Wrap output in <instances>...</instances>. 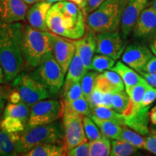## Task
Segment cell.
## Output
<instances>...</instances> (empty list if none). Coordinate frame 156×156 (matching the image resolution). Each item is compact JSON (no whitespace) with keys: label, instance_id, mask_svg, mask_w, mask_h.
<instances>
[{"label":"cell","instance_id":"obj_1","mask_svg":"<svg viewBox=\"0 0 156 156\" xmlns=\"http://www.w3.org/2000/svg\"><path fill=\"white\" fill-rule=\"evenodd\" d=\"M46 25L54 34L71 40H77L85 34L84 12L70 1L52 5L46 16Z\"/></svg>","mask_w":156,"mask_h":156},{"label":"cell","instance_id":"obj_2","mask_svg":"<svg viewBox=\"0 0 156 156\" xmlns=\"http://www.w3.org/2000/svg\"><path fill=\"white\" fill-rule=\"evenodd\" d=\"M14 26L25 61L31 67H37L46 54L52 50L53 34L20 22L14 23Z\"/></svg>","mask_w":156,"mask_h":156},{"label":"cell","instance_id":"obj_3","mask_svg":"<svg viewBox=\"0 0 156 156\" xmlns=\"http://www.w3.org/2000/svg\"><path fill=\"white\" fill-rule=\"evenodd\" d=\"M24 62L14 23L0 20V64L5 74V81L13 80L21 73Z\"/></svg>","mask_w":156,"mask_h":156},{"label":"cell","instance_id":"obj_4","mask_svg":"<svg viewBox=\"0 0 156 156\" xmlns=\"http://www.w3.org/2000/svg\"><path fill=\"white\" fill-rule=\"evenodd\" d=\"M126 0H106L88 14L87 28L95 34L118 31Z\"/></svg>","mask_w":156,"mask_h":156},{"label":"cell","instance_id":"obj_5","mask_svg":"<svg viewBox=\"0 0 156 156\" xmlns=\"http://www.w3.org/2000/svg\"><path fill=\"white\" fill-rule=\"evenodd\" d=\"M64 140L63 124L54 122L37 126L23 132L17 143V153L23 155L37 146L44 144H62Z\"/></svg>","mask_w":156,"mask_h":156},{"label":"cell","instance_id":"obj_6","mask_svg":"<svg viewBox=\"0 0 156 156\" xmlns=\"http://www.w3.org/2000/svg\"><path fill=\"white\" fill-rule=\"evenodd\" d=\"M32 76L47 87L51 95L58 92L64 85V75L51 51H48Z\"/></svg>","mask_w":156,"mask_h":156},{"label":"cell","instance_id":"obj_7","mask_svg":"<svg viewBox=\"0 0 156 156\" xmlns=\"http://www.w3.org/2000/svg\"><path fill=\"white\" fill-rule=\"evenodd\" d=\"M62 116V106L61 103L54 99H44L39 101L31 106L30 116L25 131L37 126L53 123Z\"/></svg>","mask_w":156,"mask_h":156},{"label":"cell","instance_id":"obj_8","mask_svg":"<svg viewBox=\"0 0 156 156\" xmlns=\"http://www.w3.org/2000/svg\"><path fill=\"white\" fill-rule=\"evenodd\" d=\"M12 85L19 92L23 102L29 106L39 101L48 98L51 95L44 84L32 75L20 73L13 80Z\"/></svg>","mask_w":156,"mask_h":156},{"label":"cell","instance_id":"obj_9","mask_svg":"<svg viewBox=\"0 0 156 156\" xmlns=\"http://www.w3.org/2000/svg\"><path fill=\"white\" fill-rule=\"evenodd\" d=\"M64 128L63 143L66 149L70 150L87 141L83 126V117L73 112H62Z\"/></svg>","mask_w":156,"mask_h":156},{"label":"cell","instance_id":"obj_10","mask_svg":"<svg viewBox=\"0 0 156 156\" xmlns=\"http://www.w3.org/2000/svg\"><path fill=\"white\" fill-rule=\"evenodd\" d=\"M125 39L118 31L96 34V53L119 59L126 48Z\"/></svg>","mask_w":156,"mask_h":156},{"label":"cell","instance_id":"obj_11","mask_svg":"<svg viewBox=\"0 0 156 156\" xmlns=\"http://www.w3.org/2000/svg\"><path fill=\"white\" fill-rule=\"evenodd\" d=\"M75 51L76 46L74 40L53 34L51 52L64 74L67 73L69 64L75 54Z\"/></svg>","mask_w":156,"mask_h":156},{"label":"cell","instance_id":"obj_12","mask_svg":"<svg viewBox=\"0 0 156 156\" xmlns=\"http://www.w3.org/2000/svg\"><path fill=\"white\" fill-rule=\"evenodd\" d=\"M149 0H126L121 20L120 28L124 39L133 30L142 12L146 8Z\"/></svg>","mask_w":156,"mask_h":156},{"label":"cell","instance_id":"obj_13","mask_svg":"<svg viewBox=\"0 0 156 156\" xmlns=\"http://www.w3.org/2000/svg\"><path fill=\"white\" fill-rule=\"evenodd\" d=\"M153 57V53L147 46L141 44H130L122 55V62L139 73Z\"/></svg>","mask_w":156,"mask_h":156},{"label":"cell","instance_id":"obj_14","mask_svg":"<svg viewBox=\"0 0 156 156\" xmlns=\"http://www.w3.org/2000/svg\"><path fill=\"white\" fill-rule=\"evenodd\" d=\"M28 9L23 0H0V20L7 23L24 21Z\"/></svg>","mask_w":156,"mask_h":156},{"label":"cell","instance_id":"obj_15","mask_svg":"<svg viewBox=\"0 0 156 156\" xmlns=\"http://www.w3.org/2000/svg\"><path fill=\"white\" fill-rule=\"evenodd\" d=\"M156 33V9L153 6L142 12L133 29L134 37L145 39Z\"/></svg>","mask_w":156,"mask_h":156},{"label":"cell","instance_id":"obj_16","mask_svg":"<svg viewBox=\"0 0 156 156\" xmlns=\"http://www.w3.org/2000/svg\"><path fill=\"white\" fill-rule=\"evenodd\" d=\"M51 7V4L40 0L32 5V7L28 10L26 17L30 26L41 31H48L46 25V16L48 12Z\"/></svg>","mask_w":156,"mask_h":156},{"label":"cell","instance_id":"obj_17","mask_svg":"<svg viewBox=\"0 0 156 156\" xmlns=\"http://www.w3.org/2000/svg\"><path fill=\"white\" fill-rule=\"evenodd\" d=\"M76 46V51L80 56L83 64L87 69H90L91 62L96 52V34L89 30L82 38L74 40Z\"/></svg>","mask_w":156,"mask_h":156},{"label":"cell","instance_id":"obj_18","mask_svg":"<svg viewBox=\"0 0 156 156\" xmlns=\"http://www.w3.org/2000/svg\"><path fill=\"white\" fill-rule=\"evenodd\" d=\"M151 106L142 107L131 114L124 116V124L142 135H148L150 133L149 112Z\"/></svg>","mask_w":156,"mask_h":156},{"label":"cell","instance_id":"obj_19","mask_svg":"<svg viewBox=\"0 0 156 156\" xmlns=\"http://www.w3.org/2000/svg\"><path fill=\"white\" fill-rule=\"evenodd\" d=\"M111 70L118 73L124 82L125 88L131 87L140 83L144 79L142 76L136 73L134 69L124 64V62H118Z\"/></svg>","mask_w":156,"mask_h":156},{"label":"cell","instance_id":"obj_20","mask_svg":"<svg viewBox=\"0 0 156 156\" xmlns=\"http://www.w3.org/2000/svg\"><path fill=\"white\" fill-rule=\"evenodd\" d=\"M20 138L19 133H9L2 129L0 131V156L17 155Z\"/></svg>","mask_w":156,"mask_h":156},{"label":"cell","instance_id":"obj_21","mask_svg":"<svg viewBox=\"0 0 156 156\" xmlns=\"http://www.w3.org/2000/svg\"><path fill=\"white\" fill-rule=\"evenodd\" d=\"M25 156H64L68 155V151L64 143L44 144L37 146L23 154Z\"/></svg>","mask_w":156,"mask_h":156},{"label":"cell","instance_id":"obj_22","mask_svg":"<svg viewBox=\"0 0 156 156\" xmlns=\"http://www.w3.org/2000/svg\"><path fill=\"white\" fill-rule=\"evenodd\" d=\"M100 129L103 136L112 140H118L122 130V125L111 120L101 119L93 115L89 116Z\"/></svg>","mask_w":156,"mask_h":156},{"label":"cell","instance_id":"obj_23","mask_svg":"<svg viewBox=\"0 0 156 156\" xmlns=\"http://www.w3.org/2000/svg\"><path fill=\"white\" fill-rule=\"evenodd\" d=\"M112 108L116 112L128 116L132 111V103L126 91L114 93L112 95Z\"/></svg>","mask_w":156,"mask_h":156},{"label":"cell","instance_id":"obj_24","mask_svg":"<svg viewBox=\"0 0 156 156\" xmlns=\"http://www.w3.org/2000/svg\"><path fill=\"white\" fill-rule=\"evenodd\" d=\"M151 86L152 85H150L145 79H143L137 85L125 88L126 92L129 95L132 103V111L138 110L141 108L140 105H141L142 98L147 90L149 89Z\"/></svg>","mask_w":156,"mask_h":156},{"label":"cell","instance_id":"obj_25","mask_svg":"<svg viewBox=\"0 0 156 156\" xmlns=\"http://www.w3.org/2000/svg\"><path fill=\"white\" fill-rule=\"evenodd\" d=\"M87 72V69L83 64L80 56L75 51V55L68 68L67 75L64 83L69 81H80L82 77Z\"/></svg>","mask_w":156,"mask_h":156},{"label":"cell","instance_id":"obj_26","mask_svg":"<svg viewBox=\"0 0 156 156\" xmlns=\"http://www.w3.org/2000/svg\"><path fill=\"white\" fill-rule=\"evenodd\" d=\"M29 107L30 106L23 101L18 103H9L4 111V116H11L20 119L27 124L30 112Z\"/></svg>","mask_w":156,"mask_h":156},{"label":"cell","instance_id":"obj_27","mask_svg":"<svg viewBox=\"0 0 156 156\" xmlns=\"http://www.w3.org/2000/svg\"><path fill=\"white\" fill-rule=\"evenodd\" d=\"M90 115H93V116H95L101 119L113 121V122L119 124L120 125H125L124 115L116 112L112 108L103 106V105H101V106L91 109Z\"/></svg>","mask_w":156,"mask_h":156},{"label":"cell","instance_id":"obj_28","mask_svg":"<svg viewBox=\"0 0 156 156\" xmlns=\"http://www.w3.org/2000/svg\"><path fill=\"white\" fill-rule=\"evenodd\" d=\"M62 112L68 111L74 114L79 115L81 116H90V108L88 101L85 97L83 96L80 98L72 101L70 103H65L62 101Z\"/></svg>","mask_w":156,"mask_h":156},{"label":"cell","instance_id":"obj_29","mask_svg":"<svg viewBox=\"0 0 156 156\" xmlns=\"http://www.w3.org/2000/svg\"><path fill=\"white\" fill-rule=\"evenodd\" d=\"M112 145L109 138L103 136L100 139L90 142V155L107 156L110 155Z\"/></svg>","mask_w":156,"mask_h":156},{"label":"cell","instance_id":"obj_30","mask_svg":"<svg viewBox=\"0 0 156 156\" xmlns=\"http://www.w3.org/2000/svg\"><path fill=\"white\" fill-rule=\"evenodd\" d=\"M118 140L129 142L138 149H145V138L142 136V134L137 133L126 125L122 126V132Z\"/></svg>","mask_w":156,"mask_h":156},{"label":"cell","instance_id":"obj_31","mask_svg":"<svg viewBox=\"0 0 156 156\" xmlns=\"http://www.w3.org/2000/svg\"><path fill=\"white\" fill-rule=\"evenodd\" d=\"M137 147L129 142L121 140H113L112 142V156H128L137 151Z\"/></svg>","mask_w":156,"mask_h":156},{"label":"cell","instance_id":"obj_32","mask_svg":"<svg viewBox=\"0 0 156 156\" xmlns=\"http://www.w3.org/2000/svg\"><path fill=\"white\" fill-rule=\"evenodd\" d=\"M64 84L63 102L70 103L83 96L80 81H69Z\"/></svg>","mask_w":156,"mask_h":156},{"label":"cell","instance_id":"obj_33","mask_svg":"<svg viewBox=\"0 0 156 156\" xmlns=\"http://www.w3.org/2000/svg\"><path fill=\"white\" fill-rule=\"evenodd\" d=\"M26 124L20 119L11 116H4L0 123V128L9 133H20L24 132Z\"/></svg>","mask_w":156,"mask_h":156},{"label":"cell","instance_id":"obj_34","mask_svg":"<svg viewBox=\"0 0 156 156\" xmlns=\"http://www.w3.org/2000/svg\"><path fill=\"white\" fill-rule=\"evenodd\" d=\"M115 65V59L110 56L103 55H95L93 57L90 69L98 73H103L106 70L111 69Z\"/></svg>","mask_w":156,"mask_h":156},{"label":"cell","instance_id":"obj_35","mask_svg":"<svg viewBox=\"0 0 156 156\" xmlns=\"http://www.w3.org/2000/svg\"><path fill=\"white\" fill-rule=\"evenodd\" d=\"M83 126L85 130V135L87 136V140L90 142L98 140L103 136L101 133L100 129L93 122V120L88 116L83 117Z\"/></svg>","mask_w":156,"mask_h":156},{"label":"cell","instance_id":"obj_36","mask_svg":"<svg viewBox=\"0 0 156 156\" xmlns=\"http://www.w3.org/2000/svg\"><path fill=\"white\" fill-rule=\"evenodd\" d=\"M98 76L96 71L95 72H87L85 75L82 77L80 82V85L83 90V96L87 99L88 98L89 95L92 93V91L95 88V79Z\"/></svg>","mask_w":156,"mask_h":156},{"label":"cell","instance_id":"obj_37","mask_svg":"<svg viewBox=\"0 0 156 156\" xmlns=\"http://www.w3.org/2000/svg\"><path fill=\"white\" fill-rule=\"evenodd\" d=\"M95 87L100 90L103 93H118L120 92L119 90L117 88L116 85L113 83V82L107 77L104 74L98 75L95 79Z\"/></svg>","mask_w":156,"mask_h":156},{"label":"cell","instance_id":"obj_38","mask_svg":"<svg viewBox=\"0 0 156 156\" xmlns=\"http://www.w3.org/2000/svg\"><path fill=\"white\" fill-rule=\"evenodd\" d=\"M103 92H101L100 90L95 87L92 93H90V95H89L88 98H87L90 110L95 108V107L103 105Z\"/></svg>","mask_w":156,"mask_h":156},{"label":"cell","instance_id":"obj_39","mask_svg":"<svg viewBox=\"0 0 156 156\" xmlns=\"http://www.w3.org/2000/svg\"><path fill=\"white\" fill-rule=\"evenodd\" d=\"M70 156H89L90 155V142H83L76 146L68 152Z\"/></svg>","mask_w":156,"mask_h":156},{"label":"cell","instance_id":"obj_40","mask_svg":"<svg viewBox=\"0 0 156 156\" xmlns=\"http://www.w3.org/2000/svg\"><path fill=\"white\" fill-rule=\"evenodd\" d=\"M156 100V87L151 86L149 89L147 90L145 95H144L141 102L142 107L151 106V104Z\"/></svg>","mask_w":156,"mask_h":156},{"label":"cell","instance_id":"obj_41","mask_svg":"<svg viewBox=\"0 0 156 156\" xmlns=\"http://www.w3.org/2000/svg\"><path fill=\"white\" fill-rule=\"evenodd\" d=\"M145 149L156 155V130L152 129L145 138Z\"/></svg>","mask_w":156,"mask_h":156},{"label":"cell","instance_id":"obj_42","mask_svg":"<svg viewBox=\"0 0 156 156\" xmlns=\"http://www.w3.org/2000/svg\"><path fill=\"white\" fill-rule=\"evenodd\" d=\"M105 1L106 0H87L86 5L83 9L84 14H90L95 9H96Z\"/></svg>","mask_w":156,"mask_h":156},{"label":"cell","instance_id":"obj_43","mask_svg":"<svg viewBox=\"0 0 156 156\" xmlns=\"http://www.w3.org/2000/svg\"><path fill=\"white\" fill-rule=\"evenodd\" d=\"M140 72H145L150 74H156V56L154 57L153 56Z\"/></svg>","mask_w":156,"mask_h":156},{"label":"cell","instance_id":"obj_44","mask_svg":"<svg viewBox=\"0 0 156 156\" xmlns=\"http://www.w3.org/2000/svg\"><path fill=\"white\" fill-rule=\"evenodd\" d=\"M9 91L10 90L5 87H4L2 90H0V114H1L2 112H3L6 100L8 99Z\"/></svg>","mask_w":156,"mask_h":156},{"label":"cell","instance_id":"obj_45","mask_svg":"<svg viewBox=\"0 0 156 156\" xmlns=\"http://www.w3.org/2000/svg\"><path fill=\"white\" fill-rule=\"evenodd\" d=\"M139 73L150 85L156 87V74H150L145 72H140Z\"/></svg>","mask_w":156,"mask_h":156},{"label":"cell","instance_id":"obj_46","mask_svg":"<svg viewBox=\"0 0 156 156\" xmlns=\"http://www.w3.org/2000/svg\"><path fill=\"white\" fill-rule=\"evenodd\" d=\"M8 100L9 101V102L12 103H18L20 102H22L20 95L19 92L16 89H14L12 90L9 91L8 95Z\"/></svg>","mask_w":156,"mask_h":156},{"label":"cell","instance_id":"obj_47","mask_svg":"<svg viewBox=\"0 0 156 156\" xmlns=\"http://www.w3.org/2000/svg\"><path fill=\"white\" fill-rule=\"evenodd\" d=\"M112 93H103V105L112 108Z\"/></svg>","mask_w":156,"mask_h":156},{"label":"cell","instance_id":"obj_48","mask_svg":"<svg viewBox=\"0 0 156 156\" xmlns=\"http://www.w3.org/2000/svg\"><path fill=\"white\" fill-rule=\"evenodd\" d=\"M69 1L76 4V5L79 6L83 10L84 9V8H85V5H86V2H87V0H69Z\"/></svg>","mask_w":156,"mask_h":156},{"label":"cell","instance_id":"obj_49","mask_svg":"<svg viewBox=\"0 0 156 156\" xmlns=\"http://www.w3.org/2000/svg\"><path fill=\"white\" fill-rule=\"evenodd\" d=\"M151 50L154 55L156 56V34L155 36V38L151 44Z\"/></svg>","mask_w":156,"mask_h":156},{"label":"cell","instance_id":"obj_50","mask_svg":"<svg viewBox=\"0 0 156 156\" xmlns=\"http://www.w3.org/2000/svg\"><path fill=\"white\" fill-rule=\"evenodd\" d=\"M5 81V74H4L2 67L1 64H0V84L3 83Z\"/></svg>","mask_w":156,"mask_h":156},{"label":"cell","instance_id":"obj_51","mask_svg":"<svg viewBox=\"0 0 156 156\" xmlns=\"http://www.w3.org/2000/svg\"><path fill=\"white\" fill-rule=\"evenodd\" d=\"M23 1L28 5H32L36 3L37 2L40 1V0H23Z\"/></svg>","mask_w":156,"mask_h":156},{"label":"cell","instance_id":"obj_52","mask_svg":"<svg viewBox=\"0 0 156 156\" xmlns=\"http://www.w3.org/2000/svg\"><path fill=\"white\" fill-rule=\"evenodd\" d=\"M44 1L50 3V4H55L56 2H62V1H64V0H44Z\"/></svg>","mask_w":156,"mask_h":156},{"label":"cell","instance_id":"obj_53","mask_svg":"<svg viewBox=\"0 0 156 156\" xmlns=\"http://www.w3.org/2000/svg\"><path fill=\"white\" fill-rule=\"evenodd\" d=\"M151 5L153 7H154L156 9V0H153V1H152Z\"/></svg>","mask_w":156,"mask_h":156},{"label":"cell","instance_id":"obj_54","mask_svg":"<svg viewBox=\"0 0 156 156\" xmlns=\"http://www.w3.org/2000/svg\"><path fill=\"white\" fill-rule=\"evenodd\" d=\"M4 87H2V86H0V90H2V89L4 88Z\"/></svg>","mask_w":156,"mask_h":156},{"label":"cell","instance_id":"obj_55","mask_svg":"<svg viewBox=\"0 0 156 156\" xmlns=\"http://www.w3.org/2000/svg\"><path fill=\"white\" fill-rule=\"evenodd\" d=\"M154 107H155V108H156V105H155V106H154ZM155 129V130H156V127H155V128H154V129Z\"/></svg>","mask_w":156,"mask_h":156}]
</instances>
